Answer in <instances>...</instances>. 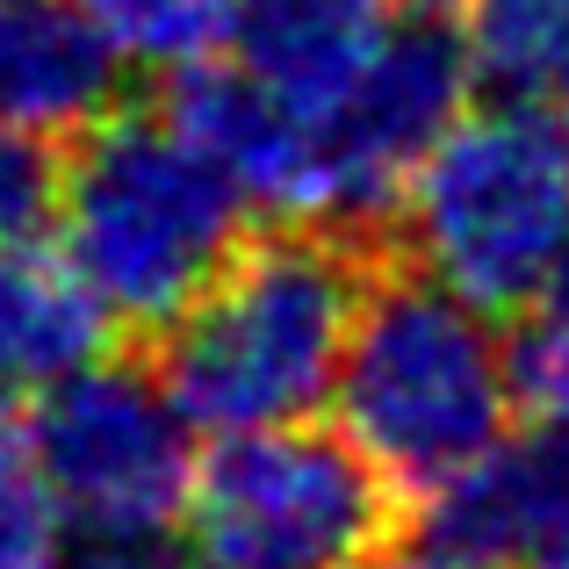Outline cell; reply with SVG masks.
<instances>
[{"instance_id": "6da1fadb", "label": "cell", "mask_w": 569, "mask_h": 569, "mask_svg": "<svg viewBox=\"0 0 569 569\" xmlns=\"http://www.w3.org/2000/svg\"><path fill=\"white\" fill-rule=\"evenodd\" d=\"M368 252L347 231L289 223L281 238L238 246L202 296L159 332V382L194 432L296 426L332 397Z\"/></svg>"}, {"instance_id": "7a4b0ae2", "label": "cell", "mask_w": 569, "mask_h": 569, "mask_svg": "<svg viewBox=\"0 0 569 569\" xmlns=\"http://www.w3.org/2000/svg\"><path fill=\"white\" fill-rule=\"evenodd\" d=\"M51 223L94 318L159 339L246 246V194L167 116L109 109L72 138Z\"/></svg>"}, {"instance_id": "3957f363", "label": "cell", "mask_w": 569, "mask_h": 569, "mask_svg": "<svg viewBox=\"0 0 569 569\" xmlns=\"http://www.w3.org/2000/svg\"><path fill=\"white\" fill-rule=\"evenodd\" d=\"M339 432L389 490H440L512 432V347L432 274H368L332 376Z\"/></svg>"}, {"instance_id": "277c9868", "label": "cell", "mask_w": 569, "mask_h": 569, "mask_svg": "<svg viewBox=\"0 0 569 569\" xmlns=\"http://www.w3.org/2000/svg\"><path fill=\"white\" fill-rule=\"evenodd\" d=\"M418 274L461 303L533 310L569 238V130L533 101L461 109L397 194Z\"/></svg>"}, {"instance_id": "5b68a950", "label": "cell", "mask_w": 569, "mask_h": 569, "mask_svg": "<svg viewBox=\"0 0 569 569\" xmlns=\"http://www.w3.org/2000/svg\"><path fill=\"white\" fill-rule=\"evenodd\" d=\"M188 569H368L397 541V490L347 432H231L188 483Z\"/></svg>"}, {"instance_id": "8992f818", "label": "cell", "mask_w": 569, "mask_h": 569, "mask_svg": "<svg viewBox=\"0 0 569 569\" xmlns=\"http://www.w3.org/2000/svg\"><path fill=\"white\" fill-rule=\"evenodd\" d=\"M22 440L66 519L87 533H167L188 505L194 426L144 361L87 353L80 368L37 389V418Z\"/></svg>"}, {"instance_id": "52a82bcc", "label": "cell", "mask_w": 569, "mask_h": 569, "mask_svg": "<svg viewBox=\"0 0 569 569\" xmlns=\"http://www.w3.org/2000/svg\"><path fill=\"white\" fill-rule=\"evenodd\" d=\"M461 109H469V58L455 43V22L389 14L376 58L310 123V223L368 238L382 217H397L411 167Z\"/></svg>"}, {"instance_id": "ba28073f", "label": "cell", "mask_w": 569, "mask_h": 569, "mask_svg": "<svg viewBox=\"0 0 569 569\" xmlns=\"http://www.w3.org/2000/svg\"><path fill=\"white\" fill-rule=\"evenodd\" d=\"M426 541L469 569H569V440L548 426L490 440L426 490Z\"/></svg>"}, {"instance_id": "9c48e42d", "label": "cell", "mask_w": 569, "mask_h": 569, "mask_svg": "<svg viewBox=\"0 0 569 569\" xmlns=\"http://www.w3.org/2000/svg\"><path fill=\"white\" fill-rule=\"evenodd\" d=\"M123 58L80 0H0V130L66 144L116 109Z\"/></svg>"}, {"instance_id": "30bf717a", "label": "cell", "mask_w": 569, "mask_h": 569, "mask_svg": "<svg viewBox=\"0 0 569 569\" xmlns=\"http://www.w3.org/2000/svg\"><path fill=\"white\" fill-rule=\"evenodd\" d=\"M389 0H231V66L260 80L281 109L318 123L353 72L376 58Z\"/></svg>"}, {"instance_id": "8fae6325", "label": "cell", "mask_w": 569, "mask_h": 569, "mask_svg": "<svg viewBox=\"0 0 569 569\" xmlns=\"http://www.w3.org/2000/svg\"><path fill=\"white\" fill-rule=\"evenodd\" d=\"M101 347V318L66 260H43L37 246L0 252V397L43 389L80 368Z\"/></svg>"}, {"instance_id": "7c38bea8", "label": "cell", "mask_w": 569, "mask_h": 569, "mask_svg": "<svg viewBox=\"0 0 569 569\" xmlns=\"http://www.w3.org/2000/svg\"><path fill=\"white\" fill-rule=\"evenodd\" d=\"M455 43L490 101H569V0H461Z\"/></svg>"}, {"instance_id": "4fadbf2b", "label": "cell", "mask_w": 569, "mask_h": 569, "mask_svg": "<svg viewBox=\"0 0 569 569\" xmlns=\"http://www.w3.org/2000/svg\"><path fill=\"white\" fill-rule=\"evenodd\" d=\"M80 8L123 66L167 72V80L217 58L231 37V0H80Z\"/></svg>"}, {"instance_id": "5bb4252c", "label": "cell", "mask_w": 569, "mask_h": 569, "mask_svg": "<svg viewBox=\"0 0 569 569\" xmlns=\"http://www.w3.org/2000/svg\"><path fill=\"white\" fill-rule=\"evenodd\" d=\"M72 556V519L51 498L29 440L0 411V569H66Z\"/></svg>"}, {"instance_id": "9a60e30c", "label": "cell", "mask_w": 569, "mask_h": 569, "mask_svg": "<svg viewBox=\"0 0 569 569\" xmlns=\"http://www.w3.org/2000/svg\"><path fill=\"white\" fill-rule=\"evenodd\" d=\"M58 217V159L43 138L0 130V252L37 246Z\"/></svg>"}, {"instance_id": "2e32d148", "label": "cell", "mask_w": 569, "mask_h": 569, "mask_svg": "<svg viewBox=\"0 0 569 569\" xmlns=\"http://www.w3.org/2000/svg\"><path fill=\"white\" fill-rule=\"evenodd\" d=\"M512 397L533 426L569 440V318L533 310V325L512 339Z\"/></svg>"}, {"instance_id": "e0dca14e", "label": "cell", "mask_w": 569, "mask_h": 569, "mask_svg": "<svg viewBox=\"0 0 569 569\" xmlns=\"http://www.w3.org/2000/svg\"><path fill=\"white\" fill-rule=\"evenodd\" d=\"M66 569H188V562L159 548V533H94V548L66 556Z\"/></svg>"}, {"instance_id": "ac0fdd59", "label": "cell", "mask_w": 569, "mask_h": 569, "mask_svg": "<svg viewBox=\"0 0 569 569\" xmlns=\"http://www.w3.org/2000/svg\"><path fill=\"white\" fill-rule=\"evenodd\" d=\"M533 310H548V318H569V238H562V252H556V267H548V281H541V296H533Z\"/></svg>"}, {"instance_id": "d6986e66", "label": "cell", "mask_w": 569, "mask_h": 569, "mask_svg": "<svg viewBox=\"0 0 569 569\" xmlns=\"http://www.w3.org/2000/svg\"><path fill=\"white\" fill-rule=\"evenodd\" d=\"M368 569H469V562H455V556H440V548H411V556H389V548H382V556L376 562H368Z\"/></svg>"}]
</instances>
